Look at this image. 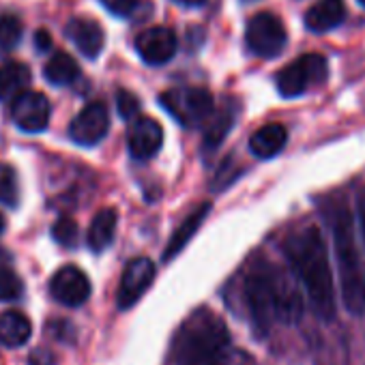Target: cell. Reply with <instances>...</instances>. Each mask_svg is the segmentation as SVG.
I'll list each match as a JSON object with an SVG mask.
<instances>
[{
  "instance_id": "6da1fadb",
  "label": "cell",
  "mask_w": 365,
  "mask_h": 365,
  "mask_svg": "<svg viewBox=\"0 0 365 365\" xmlns=\"http://www.w3.org/2000/svg\"><path fill=\"white\" fill-rule=\"evenodd\" d=\"M284 256L307 294L314 314L322 320L335 316V282L329 250L316 226L301 228L284 241Z\"/></svg>"
},
{
  "instance_id": "7a4b0ae2",
  "label": "cell",
  "mask_w": 365,
  "mask_h": 365,
  "mask_svg": "<svg viewBox=\"0 0 365 365\" xmlns=\"http://www.w3.org/2000/svg\"><path fill=\"white\" fill-rule=\"evenodd\" d=\"M245 303L252 324L264 337L273 322H297L303 314V299L297 284L279 269L260 262L245 277Z\"/></svg>"
},
{
  "instance_id": "3957f363",
  "label": "cell",
  "mask_w": 365,
  "mask_h": 365,
  "mask_svg": "<svg viewBox=\"0 0 365 365\" xmlns=\"http://www.w3.org/2000/svg\"><path fill=\"white\" fill-rule=\"evenodd\" d=\"M329 228L337 260L339 294L352 316L365 314V262L354 237V220L344 200L329 209Z\"/></svg>"
},
{
  "instance_id": "277c9868",
  "label": "cell",
  "mask_w": 365,
  "mask_h": 365,
  "mask_svg": "<svg viewBox=\"0 0 365 365\" xmlns=\"http://www.w3.org/2000/svg\"><path fill=\"white\" fill-rule=\"evenodd\" d=\"M178 365H228L230 331L226 322L209 312H196L176 337Z\"/></svg>"
},
{
  "instance_id": "5b68a950",
  "label": "cell",
  "mask_w": 365,
  "mask_h": 365,
  "mask_svg": "<svg viewBox=\"0 0 365 365\" xmlns=\"http://www.w3.org/2000/svg\"><path fill=\"white\" fill-rule=\"evenodd\" d=\"M161 106L174 116L182 127H198L207 123L213 114V95L200 86L172 88L159 97Z\"/></svg>"
},
{
  "instance_id": "8992f818",
  "label": "cell",
  "mask_w": 365,
  "mask_h": 365,
  "mask_svg": "<svg viewBox=\"0 0 365 365\" xmlns=\"http://www.w3.org/2000/svg\"><path fill=\"white\" fill-rule=\"evenodd\" d=\"M327 76H329V65H327L324 56L303 54L277 73L275 84H277V91L282 97L292 99V97H299V95L307 93L309 88L322 84L327 80Z\"/></svg>"
},
{
  "instance_id": "52a82bcc",
  "label": "cell",
  "mask_w": 365,
  "mask_h": 365,
  "mask_svg": "<svg viewBox=\"0 0 365 365\" xmlns=\"http://www.w3.org/2000/svg\"><path fill=\"white\" fill-rule=\"evenodd\" d=\"M286 41H288V33L284 29V22L275 14L260 11L247 22L245 43L252 54L260 58H275L284 52Z\"/></svg>"
},
{
  "instance_id": "ba28073f",
  "label": "cell",
  "mask_w": 365,
  "mask_h": 365,
  "mask_svg": "<svg viewBox=\"0 0 365 365\" xmlns=\"http://www.w3.org/2000/svg\"><path fill=\"white\" fill-rule=\"evenodd\" d=\"M155 279V262L150 258H133L127 262L123 275H120V284H118V292H116V305L118 309H129L133 307L142 294L150 288Z\"/></svg>"
},
{
  "instance_id": "9c48e42d",
  "label": "cell",
  "mask_w": 365,
  "mask_h": 365,
  "mask_svg": "<svg viewBox=\"0 0 365 365\" xmlns=\"http://www.w3.org/2000/svg\"><path fill=\"white\" fill-rule=\"evenodd\" d=\"M110 129V114L101 101H93L80 110V114L69 125V135L80 146L99 144Z\"/></svg>"
},
{
  "instance_id": "30bf717a",
  "label": "cell",
  "mask_w": 365,
  "mask_h": 365,
  "mask_svg": "<svg viewBox=\"0 0 365 365\" xmlns=\"http://www.w3.org/2000/svg\"><path fill=\"white\" fill-rule=\"evenodd\" d=\"M50 101L43 93L37 91H24L14 99L11 106V118L14 123L29 133H39L50 123Z\"/></svg>"
},
{
  "instance_id": "8fae6325",
  "label": "cell",
  "mask_w": 365,
  "mask_h": 365,
  "mask_svg": "<svg viewBox=\"0 0 365 365\" xmlns=\"http://www.w3.org/2000/svg\"><path fill=\"white\" fill-rule=\"evenodd\" d=\"M50 294L65 307H80L91 297V282L78 267H63L50 279Z\"/></svg>"
},
{
  "instance_id": "7c38bea8",
  "label": "cell",
  "mask_w": 365,
  "mask_h": 365,
  "mask_svg": "<svg viewBox=\"0 0 365 365\" xmlns=\"http://www.w3.org/2000/svg\"><path fill=\"white\" fill-rule=\"evenodd\" d=\"M176 48H178L176 35L168 26L146 29L135 39V50L142 56V61L148 65H165L168 61L174 58Z\"/></svg>"
},
{
  "instance_id": "4fadbf2b",
  "label": "cell",
  "mask_w": 365,
  "mask_h": 365,
  "mask_svg": "<svg viewBox=\"0 0 365 365\" xmlns=\"http://www.w3.org/2000/svg\"><path fill=\"white\" fill-rule=\"evenodd\" d=\"M163 144V129L150 116H138L127 131V146L135 159H150Z\"/></svg>"
},
{
  "instance_id": "5bb4252c",
  "label": "cell",
  "mask_w": 365,
  "mask_h": 365,
  "mask_svg": "<svg viewBox=\"0 0 365 365\" xmlns=\"http://www.w3.org/2000/svg\"><path fill=\"white\" fill-rule=\"evenodd\" d=\"M65 33L86 58H97L101 54L106 35H103V29L99 26V22H95L91 18H73L67 24Z\"/></svg>"
},
{
  "instance_id": "9a60e30c",
  "label": "cell",
  "mask_w": 365,
  "mask_h": 365,
  "mask_svg": "<svg viewBox=\"0 0 365 365\" xmlns=\"http://www.w3.org/2000/svg\"><path fill=\"white\" fill-rule=\"evenodd\" d=\"M346 20L344 0H318L305 14V26L312 33H329Z\"/></svg>"
},
{
  "instance_id": "2e32d148",
  "label": "cell",
  "mask_w": 365,
  "mask_h": 365,
  "mask_svg": "<svg viewBox=\"0 0 365 365\" xmlns=\"http://www.w3.org/2000/svg\"><path fill=\"white\" fill-rule=\"evenodd\" d=\"M286 142H288L286 127L282 123H269L258 131H254V135L250 138V150L258 159H273L284 150Z\"/></svg>"
},
{
  "instance_id": "e0dca14e",
  "label": "cell",
  "mask_w": 365,
  "mask_h": 365,
  "mask_svg": "<svg viewBox=\"0 0 365 365\" xmlns=\"http://www.w3.org/2000/svg\"><path fill=\"white\" fill-rule=\"evenodd\" d=\"M33 335V324L26 314L9 309L0 314V344L5 348H20Z\"/></svg>"
},
{
  "instance_id": "ac0fdd59",
  "label": "cell",
  "mask_w": 365,
  "mask_h": 365,
  "mask_svg": "<svg viewBox=\"0 0 365 365\" xmlns=\"http://www.w3.org/2000/svg\"><path fill=\"white\" fill-rule=\"evenodd\" d=\"M209 213H211V205H209V202H202L194 213L187 215V220L182 222V224L178 226V230L170 237V243H168V247H165V252H163V262H170L176 254L182 252V247H185V245L192 241V237L198 232L200 224L205 222V217H207Z\"/></svg>"
},
{
  "instance_id": "d6986e66",
  "label": "cell",
  "mask_w": 365,
  "mask_h": 365,
  "mask_svg": "<svg viewBox=\"0 0 365 365\" xmlns=\"http://www.w3.org/2000/svg\"><path fill=\"white\" fill-rule=\"evenodd\" d=\"M116 224H118V215L114 209H101L93 217L91 228H88V247L95 254H101L103 250L110 247L116 235Z\"/></svg>"
},
{
  "instance_id": "ffe728a7",
  "label": "cell",
  "mask_w": 365,
  "mask_h": 365,
  "mask_svg": "<svg viewBox=\"0 0 365 365\" xmlns=\"http://www.w3.org/2000/svg\"><path fill=\"white\" fill-rule=\"evenodd\" d=\"M31 82V69L18 61H5L0 65V99L18 97Z\"/></svg>"
},
{
  "instance_id": "44dd1931",
  "label": "cell",
  "mask_w": 365,
  "mask_h": 365,
  "mask_svg": "<svg viewBox=\"0 0 365 365\" xmlns=\"http://www.w3.org/2000/svg\"><path fill=\"white\" fill-rule=\"evenodd\" d=\"M43 76L54 86H69L80 78V65L67 52H56L48 61V65L43 69Z\"/></svg>"
},
{
  "instance_id": "7402d4cb",
  "label": "cell",
  "mask_w": 365,
  "mask_h": 365,
  "mask_svg": "<svg viewBox=\"0 0 365 365\" xmlns=\"http://www.w3.org/2000/svg\"><path fill=\"white\" fill-rule=\"evenodd\" d=\"M235 108L232 106H224L222 110L213 112L211 118L207 120V131H205V148L207 150H215L224 140L226 135L230 133L232 125H235Z\"/></svg>"
},
{
  "instance_id": "603a6c76",
  "label": "cell",
  "mask_w": 365,
  "mask_h": 365,
  "mask_svg": "<svg viewBox=\"0 0 365 365\" xmlns=\"http://www.w3.org/2000/svg\"><path fill=\"white\" fill-rule=\"evenodd\" d=\"M24 292V282L0 254V301H16Z\"/></svg>"
},
{
  "instance_id": "cb8c5ba5",
  "label": "cell",
  "mask_w": 365,
  "mask_h": 365,
  "mask_svg": "<svg viewBox=\"0 0 365 365\" xmlns=\"http://www.w3.org/2000/svg\"><path fill=\"white\" fill-rule=\"evenodd\" d=\"M18 176L16 170L7 163H0V205L9 209L18 207Z\"/></svg>"
},
{
  "instance_id": "d4e9b609",
  "label": "cell",
  "mask_w": 365,
  "mask_h": 365,
  "mask_svg": "<svg viewBox=\"0 0 365 365\" xmlns=\"http://www.w3.org/2000/svg\"><path fill=\"white\" fill-rule=\"evenodd\" d=\"M22 22L14 14H3L0 16V48L3 50H14L22 41Z\"/></svg>"
},
{
  "instance_id": "484cf974",
  "label": "cell",
  "mask_w": 365,
  "mask_h": 365,
  "mask_svg": "<svg viewBox=\"0 0 365 365\" xmlns=\"http://www.w3.org/2000/svg\"><path fill=\"white\" fill-rule=\"evenodd\" d=\"M52 237L63 247H76L78 245V237H80V228H78V224L71 217H61L52 226Z\"/></svg>"
},
{
  "instance_id": "4316f807",
  "label": "cell",
  "mask_w": 365,
  "mask_h": 365,
  "mask_svg": "<svg viewBox=\"0 0 365 365\" xmlns=\"http://www.w3.org/2000/svg\"><path fill=\"white\" fill-rule=\"evenodd\" d=\"M116 108H118V114L120 118L125 120H131L135 118V114L140 112V101L133 93L129 91H118L116 93Z\"/></svg>"
},
{
  "instance_id": "83f0119b",
  "label": "cell",
  "mask_w": 365,
  "mask_h": 365,
  "mask_svg": "<svg viewBox=\"0 0 365 365\" xmlns=\"http://www.w3.org/2000/svg\"><path fill=\"white\" fill-rule=\"evenodd\" d=\"M99 3L112 14V16H131L138 7L140 0H99Z\"/></svg>"
},
{
  "instance_id": "f1b7e54d",
  "label": "cell",
  "mask_w": 365,
  "mask_h": 365,
  "mask_svg": "<svg viewBox=\"0 0 365 365\" xmlns=\"http://www.w3.org/2000/svg\"><path fill=\"white\" fill-rule=\"evenodd\" d=\"M356 220H359V230H361L363 245H365V190H361L356 196Z\"/></svg>"
},
{
  "instance_id": "f546056e",
  "label": "cell",
  "mask_w": 365,
  "mask_h": 365,
  "mask_svg": "<svg viewBox=\"0 0 365 365\" xmlns=\"http://www.w3.org/2000/svg\"><path fill=\"white\" fill-rule=\"evenodd\" d=\"M54 363V354L48 352L46 348H39L31 354V365H52Z\"/></svg>"
},
{
  "instance_id": "4dcf8cb0",
  "label": "cell",
  "mask_w": 365,
  "mask_h": 365,
  "mask_svg": "<svg viewBox=\"0 0 365 365\" xmlns=\"http://www.w3.org/2000/svg\"><path fill=\"white\" fill-rule=\"evenodd\" d=\"M50 46H52L50 35H48L46 31H39V33L35 35V48H39L41 52H46V50H50Z\"/></svg>"
},
{
  "instance_id": "1f68e13d",
  "label": "cell",
  "mask_w": 365,
  "mask_h": 365,
  "mask_svg": "<svg viewBox=\"0 0 365 365\" xmlns=\"http://www.w3.org/2000/svg\"><path fill=\"white\" fill-rule=\"evenodd\" d=\"M176 5L180 7H190V9H196V7H205L209 0H174Z\"/></svg>"
},
{
  "instance_id": "d6a6232c",
  "label": "cell",
  "mask_w": 365,
  "mask_h": 365,
  "mask_svg": "<svg viewBox=\"0 0 365 365\" xmlns=\"http://www.w3.org/2000/svg\"><path fill=\"white\" fill-rule=\"evenodd\" d=\"M5 232V217H3V213H0V235Z\"/></svg>"
},
{
  "instance_id": "836d02e7",
  "label": "cell",
  "mask_w": 365,
  "mask_h": 365,
  "mask_svg": "<svg viewBox=\"0 0 365 365\" xmlns=\"http://www.w3.org/2000/svg\"><path fill=\"white\" fill-rule=\"evenodd\" d=\"M359 3H361V5H363V7H365V0H359Z\"/></svg>"
}]
</instances>
